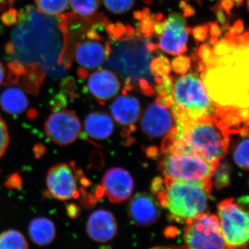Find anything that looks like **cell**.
Instances as JSON below:
<instances>
[{
	"instance_id": "obj_1",
	"label": "cell",
	"mask_w": 249,
	"mask_h": 249,
	"mask_svg": "<svg viewBox=\"0 0 249 249\" xmlns=\"http://www.w3.org/2000/svg\"><path fill=\"white\" fill-rule=\"evenodd\" d=\"M65 34L61 16L41 13L32 6L18 12L9 40L5 47L9 61L24 67H36L46 75L59 78L67 71L63 66Z\"/></svg>"
},
{
	"instance_id": "obj_2",
	"label": "cell",
	"mask_w": 249,
	"mask_h": 249,
	"mask_svg": "<svg viewBox=\"0 0 249 249\" xmlns=\"http://www.w3.org/2000/svg\"><path fill=\"white\" fill-rule=\"evenodd\" d=\"M203 82L216 109H249L248 49L224 55L204 73Z\"/></svg>"
},
{
	"instance_id": "obj_3",
	"label": "cell",
	"mask_w": 249,
	"mask_h": 249,
	"mask_svg": "<svg viewBox=\"0 0 249 249\" xmlns=\"http://www.w3.org/2000/svg\"><path fill=\"white\" fill-rule=\"evenodd\" d=\"M110 37L109 52L107 58L108 68L115 71L125 81L126 89H132L134 85L146 94H153L152 88L154 80L157 78L151 71L152 49L150 44L136 36L121 37L114 30L113 25L106 27Z\"/></svg>"
},
{
	"instance_id": "obj_4",
	"label": "cell",
	"mask_w": 249,
	"mask_h": 249,
	"mask_svg": "<svg viewBox=\"0 0 249 249\" xmlns=\"http://www.w3.org/2000/svg\"><path fill=\"white\" fill-rule=\"evenodd\" d=\"M151 190L172 220L187 224L204 213L212 188L199 183L157 178Z\"/></svg>"
},
{
	"instance_id": "obj_5",
	"label": "cell",
	"mask_w": 249,
	"mask_h": 249,
	"mask_svg": "<svg viewBox=\"0 0 249 249\" xmlns=\"http://www.w3.org/2000/svg\"><path fill=\"white\" fill-rule=\"evenodd\" d=\"M229 136L219 121L209 117L179 123L178 133L172 140L216 166L227 155Z\"/></svg>"
},
{
	"instance_id": "obj_6",
	"label": "cell",
	"mask_w": 249,
	"mask_h": 249,
	"mask_svg": "<svg viewBox=\"0 0 249 249\" xmlns=\"http://www.w3.org/2000/svg\"><path fill=\"white\" fill-rule=\"evenodd\" d=\"M216 166L176 142H162L159 167L165 178L213 188L212 176Z\"/></svg>"
},
{
	"instance_id": "obj_7",
	"label": "cell",
	"mask_w": 249,
	"mask_h": 249,
	"mask_svg": "<svg viewBox=\"0 0 249 249\" xmlns=\"http://www.w3.org/2000/svg\"><path fill=\"white\" fill-rule=\"evenodd\" d=\"M172 96L179 123L215 116V105L196 73H184L172 83Z\"/></svg>"
},
{
	"instance_id": "obj_8",
	"label": "cell",
	"mask_w": 249,
	"mask_h": 249,
	"mask_svg": "<svg viewBox=\"0 0 249 249\" xmlns=\"http://www.w3.org/2000/svg\"><path fill=\"white\" fill-rule=\"evenodd\" d=\"M249 196L228 198L217 206V219L226 243L233 249H245L249 231Z\"/></svg>"
},
{
	"instance_id": "obj_9",
	"label": "cell",
	"mask_w": 249,
	"mask_h": 249,
	"mask_svg": "<svg viewBox=\"0 0 249 249\" xmlns=\"http://www.w3.org/2000/svg\"><path fill=\"white\" fill-rule=\"evenodd\" d=\"M105 23L93 19L89 27L77 42L73 51V61L78 65L77 73L81 78L89 76V71L96 70L107 60L109 42H106L101 31Z\"/></svg>"
},
{
	"instance_id": "obj_10",
	"label": "cell",
	"mask_w": 249,
	"mask_h": 249,
	"mask_svg": "<svg viewBox=\"0 0 249 249\" xmlns=\"http://www.w3.org/2000/svg\"><path fill=\"white\" fill-rule=\"evenodd\" d=\"M49 196L60 201L77 199L86 194L91 183L74 163H60L49 170L46 178Z\"/></svg>"
},
{
	"instance_id": "obj_11",
	"label": "cell",
	"mask_w": 249,
	"mask_h": 249,
	"mask_svg": "<svg viewBox=\"0 0 249 249\" xmlns=\"http://www.w3.org/2000/svg\"><path fill=\"white\" fill-rule=\"evenodd\" d=\"M178 123L173 96H159L145 109L141 120L143 133L150 139H168L178 133Z\"/></svg>"
},
{
	"instance_id": "obj_12",
	"label": "cell",
	"mask_w": 249,
	"mask_h": 249,
	"mask_svg": "<svg viewBox=\"0 0 249 249\" xmlns=\"http://www.w3.org/2000/svg\"><path fill=\"white\" fill-rule=\"evenodd\" d=\"M183 240L187 249H233L226 243L217 216L209 213L186 224Z\"/></svg>"
},
{
	"instance_id": "obj_13",
	"label": "cell",
	"mask_w": 249,
	"mask_h": 249,
	"mask_svg": "<svg viewBox=\"0 0 249 249\" xmlns=\"http://www.w3.org/2000/svg\"><path fill=\"white\" fill-rule=\"evenodd\" d=\"M79 118L73 111L61 109L52 113L45 123V132L49 140L60 146L73 143L81 134Z\"/></svg>"
},
{
	"instance_id": "obj_14",
	"label": "cell",
	"mask_w": 249,
	"mask_h": 249,
	"mask_svg": "<svg viewBox=\"0 0 249 249\" xmlns=\"http://www.w3.org/2000/svg\"><path fill=\"white\" fill-rule=\"evenodd\" d=\"M160 47L166 53L178 55L184 53L188 40V30L184 18L180 14L170 15L160 33Z\"/></svg>"
},
{
	"instance_id": "obj_15",
	"label": "cell",
	"mask_w": 249,
	"mask_h": 249,
	"mask_svg": "<svg viewBox=\"0 0 249 249\" xmlns=\"http://www.w3.org/2000/svg\"><path fill=\"white\" fill-rule=\"evenodd\" d=\"M102 184L103 193L112 203L124 202L129 199L134 188L132 175L121 168L108 170L103 176Z\"/></svg>"
},
{
	"instance_id": "obj_16",
	"label": "cell",
	"mask_w": 249,
	"mask_h": 249,
	"mask_svg": "<svg viewBox=\"0 0 249 249\" xmlns=\"http://www.w3.org/2000/svg\"><path fill=\"white\" fill-rule=\"evenodd\" d=\"M160 207L155 196L146 193H137L129 201L127 213L136 225L148 227L160 219Z\"/></svg>"
},
{
	"instance_id": "obj_17",
	"label": "cell",
	"mask_w": 249,
	"mask_h": 249,
	"mask_svg": "<svg viewBox=\"0 0 249 249\" xmlns=\"http://www.w3.org/2000/svg\"><path fill=\"white\" fill-rule=\"evenodd\" d=\"M110 109L114 120L124 127L127 135L135 131L141 114V105L137 98L124 91L111 103Z\"/></svg>"
},
{
	"instance_id": "obj_18",
	"label": "cell",
	"mask_w": 249,
	"mask_h": 249,
	"mask_svg": "<svg viewBox=\"0 0 249 249\" xmlns=\"http://www.w3.org/2000/svg\"><path fill=\"white\" fill-rule=\"evenodd\" d=\"M88 77V91L100 104L104 105L114 97L120 90L119 78L110 70H98Z\"/></svg>"
},
{
	"instance_id": "obj_19",
	"label": "cell",
	"mask_w": 249,
	"mask_h": 249,
	"mask_svg": "<svg viewBox=\"0 0 249 249\" xmlns=\"http://www.w3.org/2000/svg\"><path fill=\"white\" fill-rule=\"evenodd\" d=\"M117 222L114 214L107 210L93 211L88 217L86 231L95 242L106 243L115 237L117 233Z\"/></svg>"
},
{
	"instance_id": "obj_20",
	"label": "cell",
	"mask_w": 249,
	"mask_h": 249,
	"mask_svg": "<svg viewBox=\"0 0 249 249\" xmlns=\"http://www.w3.org/2000/svg\"><path fill=\"white\" fill-rule=\"evenodd\" d=\"M85 138L95 141L109 139L114 131L112 118L104 111H91L84 121Z\"/></svg>"
},
{
	"instance_id": "obj_21",
	"label": "cell",
	"mask_w": 249,
	"mask_h": 249,
	"mask_svg": "<svg viewBox=\"0 0 249 249\" xmlns=\"http://www.w3.org/2000/svg\"><path fill=\"white\" fill-rule=\"evenodd\" d=\"M28 232L33 243L40 247H47L55 240L56 228L49 218L37 217L29 223Z\"/></svg>"
},
{
	"instance_id": "obj_22",
	"label": "cell",
	"mask_w": 249,
	"mask_h": 249,
	"mask_svg": "<svg viewBox=\"0 0 249 249\" xmlns=\"http://www.w3.org/2000/svg\"><path fill=\"white\" fill-rule=\"evenodd\" d=\"M29 106V100L19 87L11 85L0 95V107L11 115H19Z\"/></svg>"
},
{
	"instance_id": "obj_23",
	"label": "cell",
	"mask_w": 249,
	"mask_h": 249,
	"mask_svg": "<svg viewBox=\"0 0 249 249\" xmlns=\"http://www.w3.org/2000/svg\"><path fill=\"white\" fill-rule=\"evenodd\" d=\"M45 72L37 67H24L22 73L16 77L11 82V85H18L19 88L30 94L37 96L45 82Z\"/></svg>"
},
{
	"instance_id": "obj_24",
	"label": "cell",
	"mask_w": 249,
	"mask_h": 249,
	"mask_svg": "<svg viewBox=\"0 0 249 249\" xmlns=\"http://www.w3.org/2000/svg\"><path fill=\"white\" fill-rule=\"evenodd\" d=\"M0 249H29V247L22 232L8 229L0 233Z\"/></svg>"
},
{
	"instance_id": "obj_25",
	"label": "cell",
	"mask_w": 249,
	"mask_h": 249,
	"mask_svg": "<svg viewBox=\"0 0 249 249\" xmlns=\"http://www.w3.org/2000/svg\"><path fill=\"white\" fill-rule=\"evenodd\" d=\"M242 139L236 144L233 150V160L242 170H249V132L240 134Z\"/></svg>"
},
{
	"instance_id": "obj_26",
	"label": "cell",
	"mask_w": 249,
	"mask_h": 249,
	"mask_svg": "<svg viewBox=\"0 0 249 249\" xmlns=\"http://www.w3.org/2000/svg\"><path fill=\"white\" fill-rule=\"evenodd\" d=\"M36 7L49 16H60L68 7L70 0H35Z\"/></svg>"
},
{
	"instance_id": "obj_27",
	"label": "cell",
	"mask_w": 249,
	"mask_h": 249,
	"mask_svg": "<svg viewBox=\"0 0 249 249\" xmlns=\"http://www.w3.org/2000/svg\"><path fill=\"white\" fill-rule=\"evenodd\" d=\"M101 0H70L73 13L81 17H91L98 11Z\"/></svg>"
},
{
	"instance_id": "obj_28",
	"label": "cell",
	"mask_w": 249,
	"mask_h": 249,
	"mask_svg": "<svg viewBox=\"0 0 249 249\" xmlns=\"http://www.w3.org/2000/svg\"><path fill=\"white\" fill-rule=\"evenodd\" d=\"M231 172V168L227 162L218 163L212 176V183H214L216 188L223 189L230 184Z\"/></svg>"
},
{
	"instance_id": "obj_29",
	"label": "cell",
	"mask_w": 249,
	"mask_h": 249,
	"mask_svg": "<svg viewBox=\"0 0 249 249\" xmlns=\"http://www.w3.org/2000/svg\"><path fill=\"white\" fill-rule=\"evenodd\" d=\"M105 6L111 12L122 14L133 7L134 0H103Z\"/></svg>"
},
{
	"instance_id": "obj_30",
	"label": "cell",
	"mask_w": 249,
	"mask_h": 249,
	"mask_svg": "<svg viewBox=\"0 0 249 249\" xmlns=\"http://www.w3.org/2000/svg\"><path fill=\"white\" fill-rule=\"evenodd\" d=\"M151 71L154 76L157 78H160L162 77L168 76L171 67L169 62L164 57H159L151 62Z\"/></svg>"
},
{
	"instance_id": "obj_31",
	"label": "cell",
	"mask_w": 249,
	"mask_h": 249,
	"mask_svg": "<svg viewBox=\"0 0 249 249\" xmlns=\"http://www.w3.org/2000/svg\"><path fill=\"white\" fill-rule=\"evenodd\" d=\"M9 143V134L4 119L0 116V159L4 155Z\"/></svg>"
},
{
	"instance_id": "obj_32",
	"label": "cell",
	"mask_w": 249,
	"mask_h": 249,
	"mask_svg": "<svg viewBox=\"0 0 249 249\" xmlns=\"http://www.w3.org/2000/svg\"><path fill=\"white\" fill-rule=\"evenodd\" d=\"M61 88L62 92L65 93L67 96H70V98H74L76 96V83L71 77H68L62 80Z\"/></svg>"
},
{
	"instance_id": "obj_33",
	"label": "cell",
	"mask_w": 249,
	"mask_h": 249,
	"mask_svg": "<svg viewBox=\"0 0 249 249\" xmlns=\"http://www.w3.org/2000/svg\"><path fill=\"white\" fill-rule=\"evenodd\" d=\"M189 65V59L186 57L178 56L174 59L171 67L174 71H176L177 73L184 74L188 71Z\"/></svg>"
},
{
	"instance_id": "obj_34",
	"label": "cell",
	"mask_w": 249,
	"mask_h": 249,
	"mask_svg": "<svg viewBox=\"0 0 249 249\" xmlns=\"http://www.w3.org/2000/svg\"><path fill=\"white\" fill-rule=\"evenodd\" d=\"M18 12L15 9H9L5 11L1 16V21L7 27H14L18 22Z\"/></svg>"
},
{
	"instance_id": "obj_35",
	"label": "cell",
	"mask_w": 249,
	"mask_h": 249,
	"mask_svg": "<svg viewBox=\"0 0 249 249\" xmlns=\"http://www.w3.org/2000/svg\"><path fill=\"white\" fill-rule=\"evenodd\" d=\"M67 96L62 92L58 93L54 96L52 102L50 103L51 108L53 110L56 111L61 110L67 106Z\"/></svg>"
},
{
	"instance_id": "obj_36",
	"label": "cell",
	"mask_w": 249,
	"mask_h": 249,
	"mask_svg": "<svg viewBox=\"0 0 249 249\" xmlns=\"http://www.w3.org/2000/svg\"><path fill=\"white\" fill-rule=\"evenodd\" d=\"M67 214L71 219H76L80 215V209L75 204H69L66 206Z\"/></svg>"
},
{
	"instance_id": "obj_37",
	"label": "cell",
	"mask_w": 249,
	"mask_h": 249,
	"mask_svg": "<svg viewBox=\"0 0 249 249\" xmlns=\"http://www.w3.org/2000/svg\"><path fill=\"white\" fill-rule=\"evenodd\" d=\"M15 0H0V11H5L14 4Z\"/></svg>"
},
{
	"instance_id": "obj_38",
	"label": "cell",
	"mask_w": 249,
	"mask_h": 249,
	"mask_svg": "<svg viewBox=\"0 0 249 249\" xmlns=\"http://www.w3.org/2000/svg\"><path fill=\"white\" fill-rule=\"evenodd\" d=\"M6 70L3 64L0 62V85L4 83L6 79Z\"/></svg>"
},
{
	"instance_id": "obj_39",
	"label": "cell",
	"mask_w": 249,
	"mask_h": 249,
	"mask_svg": "<svg viewBox=\"0 0 249 249\" xmlns=\"http://www.w3.org/2000/svg\"><path fill=\"white\" fill-rule=\"evenodd\" d=\"M150 249H173L169 248V247H153V248H151Z\"/></svg>"
}]
</instances>
